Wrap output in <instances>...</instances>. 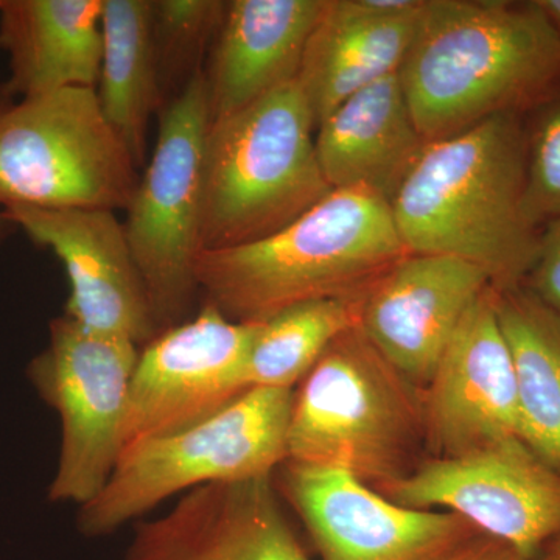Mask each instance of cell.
<instances>
[{
  "label": "cell",
  "instance_id": "obj_4",
  "mask_svg": "<svg viewBox=\"0 0 560 560\" xmlns=\"http://www.w3.org/2000/svg\"><path fill=\"white\" fill-rule=\"evenodd\" d=\"M315 136L296 81L210 121L202 161V253L270 237L334 190L320 171Z\"/></svg>",
  "mask_w": 560,
  "mask_h": 560
},
{
  "label": "cell",
  "instance_id": "obj_1",
  "mask_svg": "<svg viewBox=\"0 0 560 560\" xmlns=\"http://www.w3.org/2000/svg\"><path fill=\"white\" fill-rule=\"evenodd\" d=\"M399 77L433 142L558 94L560 38L537 0H425Z\"/></svg>",
  "mask_w": 560,
  "mask_h": 560
},
{
  "label": "cell",
  "instance_id": "obj_12",
  "mask_svg": "<svg viewBox=\"0 0 560 560\" xmlns=\"http://www.w3.org/2000/svg\"><path fill=\"white\" fill-rule=\"evenodd\" d=\"M282 466L287 495L323 560H460L488 537L453 512L400 506L348 471Z\"/></svg>",
  "mask_w": 560,
  "mask_h": 560
},
{
  "label": "cell",
  "instance_id": "obj_26",
  "mask_svg": "<svg viewBox=\"0 0 560 560\" xmlns=\"http://www.w3.org/2000/svg\"><path fill=\"white\" fill-rule=\"evenodd\" d=\"M522 285L560 318V219L541 228L536 260Z\"/></svg>",
  "mask_w": 560,
  "mask_h": 560
},
{
  "label": "cell",
  "instance_id": "obj_24",
  "mask_svg": "<svg viewBox=\"0 0 560 560\" xmlns=\"http://www.w3.org/2000/svg\"><path fill=\"white\" fill-rule=\"evenodd\" d=\"M226 2L223 0H151L153 43L162 94L176 81L186 86L201 72L200 60L210 50Z\"/></svg>",
  "mask_w": 560,
  "mask_h": 560
},
{
  "label": "cell",
  "instance_id": "obj_6",
  "mask_svg": "<svg viewBox=\"0 0 560 560\" xmlns=\"http://www.w3.org/2000/svg\"><path fill=\"white\" fill-rule=\"evenodd\" d=\"M293 400V389L250 388L212 418L121 453L101 492L80 506V533L109 536L200 486L271 477L289 459Z\"/></svg>",
  "mask_w": 560,
  "mask_h": 560
},
{
  "label": "cell",
  "instance_id": "obj_2",
  "mask_svg": "<svg viewBox=\"0 0 560 560\" xmlns=\"http://www.w3.org/2000/svg\"><path fill=\"white\" fill-rule=\"evenodd\" d=\"M525 176L523 114L427 142L389 205L408 254L469 261L493 290L522 285L540 237L523 212Z\"/></svg>",
  "mask_w": 560,
  "mask_h": 560
},
{
  "label": "cell",
  "instance_id": "obj_8",
  "mask_svg": "<svg viewBox=\"0 0 560 560\" xmlns=\"http://www.w3.org/2000/svg\"><path fill=\"white\" fill-rule=\"evenodd\" d=\"M156 142L124 226L160 334L183 323L198 291L202 161L210 127L205 73L161 109Z\"/></svg>",
  "mask_w": 560,
  "mask_h": 560
},
{
  "label": "cell",
  "instance_id": "obj_19",
  "mask_svg": "<svg viewBox=\"0 0 560 560\" xmlns=\"http://www.w3.org/2000/svg\"><path fill=\"white\" fill-rule=\"evenodd\" d=\"M316 156L331 189H368L389 202L427 140L412 119L399 72L342 102L319 125Z\"/></svg>",
  "mask_w": 560,
  "mask_h": 560
},
{
  "label": "cell",
  "instance_id": "obj_9",
  "mask_svg": "<svg viewBox=\"0 0 560 560\" xmlns=\"http://www.w3.org/2000/svg\"><path fill=\"white\" fill-rule=\"evenodd\" d=\"M139 346L86 329L68 315L50 323L49 345L28 364L40 399L57 411L61 445L49 488L54 503H90L121 452Z\"/></svg>",
  "mask_w": 560,
  "mask_h": 560
},
{
  "label": "cell",
  "instance_id": "obj_16",
  "mask_svg": "<svg viewBox=\"0 0 560 560\" xmlns=\"http://www.w3.org/2000/svg\"><path fill=\"white\" fill-rule=\"evenodd\" d=\"M120 560H312L280 508L271 477L212 482L138 521Z\"/></svg>",
  "mask_w": 560,
  "mask_h": 560
},
{
  "label": "cell",
  "instance_id": "obj_11",
  "mask_svg": "<svg viewBox=\"0 0 560 560\" xmlns=\"http://www.w3.org/2000/svg\"><path fill=\"white\" fill-rule=\"evenodd\" d=\"M260 323H237L205 304L139 352L121 453L212 418L248 390L246 368Z\"/></svg>",
  "mask_w": 560,
  "mask_h": 560
},
{
  "label": "cell",
  "instance_id": "obj_20",
  "mask_svg": "<svg viewBox=\"0 0 560 560\" xmlns=\"http://www.w3.org/2000/svg\"><path fill=\"white\" fill-rule=\"evenodd\" d=\"M103 0H0V49L10 60L7 92L21 98L97 88Z\"/></svg>",
  "mask_w": 560,
  "mask_h": 560
},
{
  "label": "cell",
  "instance_id": "obj_29",
  "mask_svg": "<svg viewBox=\"0 0 560 560\" xmlns=\"http://www.w3.org/2000/svg\"><path fill=\"white\" fill-rule=\"evenodd\" d=\"M536 560H560V534L541 550Z\"/></svg>",
  "mask_w": 560,
  "mask_h": 560
},
{
  "label": "cell",
  "instance_id": "obj_28",
  "mask_svg": "<svg viewBox=\"0 0 560 560\" xmlns=\"http://www.w3.org/2000/svg\"><path fill=\"white\" fill-rule=\"evenodd\" d=\"M560 38V0H537Z\"/></svg>",
  "mask_w": 560,
  "mask_h": 560
},
{
  "label": "cell",
  "instance_id": "obj_14",
  "mask_svg": "<svg viewBox=\"0 0 560 560\" xmlns=\"http://www.w3.org/2000/svg\"><path fill=\"white\" fill-rule=\"evenodd\" d=\"M423 411L436 458L521 440L514 363L492 287L471 305L442 353L423 389Z\"/></svg>",
  "mask_w": 560,
  "mask_h": 560
},
{
  "label": "cell",
  "instance_id": "obj_23",
  "mask_svg": "<svg viewBox=\"0 0 560 560\" xmlns=\"http://www.w3.org/2000/svg\"><path fill=\"white\" fill-rule=\"evenodd\" d=\"M360 301H313L261 320L250 348L248 388L293 389L335 338L359 326Z\"/></svg>",
  "mask_w": 560,
  "mask_h": 560
},
{
  "label": "cell",
  "instance_id": "obj_3",
  "mask_svg": "<svg viewBox=\"0 0 560 560\" xmlns=\"http://www.w3.org/2000/svg\"><path fill=\"white\" fill-rule=\"evenodd\" d=\"M407 256L388 201L361 187L334 189L270 237L205 250L195 278L226 318L261 323L305 302L361 300Z\"/></svg>",
  "mask_w": 560,
  "mask_h": 560
},
{
  "label": "cell",
  "instance_id": "obj_22",
  "mask_svg": "<svg viewBox=\"0 0 560 560\" xmlns=\"http://www.w3.org/2000/svg\"><path fill=\"white\" fill-rule=\"evenodd\" d=\"M95 91L110 127L138 167H145L151 119L164 108L151 0H103L102 65Z\"/></svg>",
  "mask_w": 560,
  "mask_h": 560
},
{
  "label": "cell",
  "instance_id": "obj_15",
  "mask_svg": "<svg viewBox=\"0 0 560 560\" xmlns=\"http://www.w3.org/2000/svg\"><path fill=\"white\" fill-rule=\"evenodd\" d=\"M489 287V276L469 261L408 254L363 294L359 327L423 390L460 320Z\"/></svg>",
  "mask_w": 560,
  "mask_h": 560
},
{
  "label": "cell",
  "instance_id": "obj_17",
  "mask_svg": "<svg viewBox=\"0 0 560 560\" xmlns=\"http://www.w3.org/2000/svg\"><path fill=\"white\" fill-rule=\"evenodd\" d=\"M425 0H324L296 83L316 130L342 102L399 72Z\"/></svg>",
  "mask_w": 560,
  "mask_h": 560
},
{
  "label": "cell",
  "instance_id": "obj_5",
  "mask_svg": "<svg viewBox=\"0 0 560 560\" xmlns=\"http://www.w3.org/2000/svg\"><path fill=\"white\" fill-rule=\"evenodd\" d=\"M423 447V390L359 326L335 338L294 394L287 460L345 470L375 489L411 474Z\"/></svg>",
  "mask_w": 560,
  "mask_h": 560
},
{
  "label": "cell",
  "instance_id": "obj_25",
  "mask_svg": "<svg viewBox=\"0 0 560 560\" xmlns=\"http://www.w3.org/2000/svg\"><path fill=\"white\" fill-rule=\"evenodd\" d=\"M523 212L536 230L560 219V91L526 121Z\"/></svg>",
  "mask_w": 560,
  "mask_h": 560
},
{
  "label": "cell",
  "instance_id": "obj_7",
  "mask_svg": "<svg viewBox=\"0 0 560 560\" xmlns=\"http://www.w3.org/2000/svg\"><path fill=\"white\" fill-rule=\"evenodd\" d=\"M140 179L95 88L32 95L0 109V206L127 210Z\"/></svg>",
  "mask_w": 560,
  "mask_h": 560
},
{
  "label": "cell",
  "instance_id": "obj_13",
  "mask_svg": "<svg viewBox=\"0 0 560 560\" xmlns=\"http://www.w3.org/2000/svg\"><path fill=\"white\" fill-rule=\"evenodd\" d=\"M13 226L49 248L65 265V315L86 329L149 345L160 330L124 221L102 209H2Z\"/></svg>",
  "mask_w": 560,
  "mask_h": 560
},
{
  "label": "cell",
  "instance_id": "obj_27",
  "mask_svg": "<svg viewBox=\"0 0 560 560\" xmlns=\"http://www.w3.org/2000/svg\"><path fill=\"white\" fill-rule=\"evenodd\" d=\"M460 560H525L518 555L517 551L512 550L510 545L503 544V541L492 539V537H485L469 552L464 556Z\"/></svg>",
  "mask_w": 560,
  "mask_h": 560
},
{
  "label": "cell",
  "instance_id": "obj_10",
  "mask_svg": "<svg viewBox=\"0 0 560 560\" xmlns=\"http://www.w3.org/2000/svg\"><path fill=\"white\" fill-rule=\"evenodd\" d=\"M375 490L412 510L445 508L525 560H536L560 534V474L521 440L423 459Z\"/></svg>",
  "mask_w": 560,
  "mask_h": 560
},
{
  "label": "cell",
  "instance_id": "obj_30",
  "mask_svg": "<svg viewBox=\"0 0 560 560\" xmlns=\"http://www.w3.org/2000/svg\"><path fill=\"white\" fill-rule=\"evenodd\" d=\"M11 226H13V224L7 220V217L3 215L2 210H0V237H3V235L7 234V231H9Z\"/></svg>",
  "mask_w": 560,
  "mask_h": 560
},
{
  "label": "cell",
  "instance_id": "obj_18",
  "mask_svg": "<svg viewBox=\"0 0 560 560\" xmlns=\"http://www.w3.org/2000/svg\"><path fill=\"white\" fill-rule=\"evenodd\" d=\"M324 0H230L202 69L210 121L296 81Z\"/></svg>",
  "mask_w": 560,
  "mask_h": 560
},
{
  "label": "cell",
  "instance_id": "obj_21",
  "mask_svg": "<svg viewBox=\"0 0 560 560\" xmlns=\"http://www.w3.org/2000/svg\"><path fill=\"white\" fill-rule=\"evenodd\" d=\"M493 296L514 363L521 440L560 474V318L523 285Z\"/></svg>",
  "mask_w": 560,
  "mask_h": 560
}]
</instances>
